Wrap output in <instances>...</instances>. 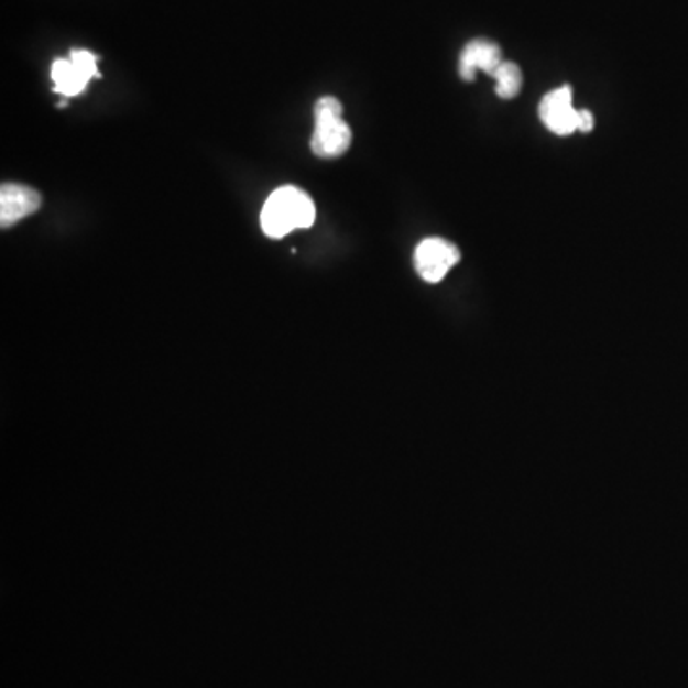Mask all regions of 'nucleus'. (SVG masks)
<instances>
[{"instance_id":"nucleus-3","label":"nucleus","mask_w":688,"mask_h":688,"mask_svg":"<svg viewBox=\"0 0 688 688\" xmlns=\"http://www.w3.org/2000/svg\"><path fill=\"white\" fill-rule=\"evenodd\" d=\"M95 77H98V59L92 52L72 51L69 58H59L52 64L54 88L66 98L79 96Z\"/></svg>"},{"instance_id":"nucleus-7","label":"nucleus","mask_w":688,"mask_h":688,"mask_svg":"<svg viewBox=\"0 0 688 688\" xmlns=\"http://www.w3.org/2000/svg\"><path fill=\"white\" fill-rule=\"evenodd\" d=\"M501 64L503 58L500 46L484 39H477L467 44L459 56V75L463 80H474V75L480 69L493 77V73L500 69Z\"/></svg>"},{"instance_id":"nucleus-8","label":"nucleus","mask_w":688,"mask_h":688,"mask_svg":"<svg viewBox=\"0 0 688 688\" xmlns=\"http://www.w3.org/2000/svg\"><path fill=\"white\" fill-rule=\"evenodd\" d=\"M493 79H495V95L500 96L501 100H511L521 92L522 88V72L521 67L513 64V62H503L500 69L493 73Z\"/></svg>"},{"instance_id":"nucleus-2","label":"nucleus","mask_w":688,"mask_h":688,"mask_svg":"<svg viewBox=\"0 0 688 688\" xmlns=\"http://www.w3.org/2000/svg\"><path fill=\"white\" fill-rule=\"evenodd\" d=\"M314 119L316 127L310 140L314 155L321 160H335L345 155L352 144V131L342 119L341 102L331 96L319 98L314 106Z\"/></svg>"},{"instance_id":"nucleus-5","label":"nucleus","mask_w":688,"mask_h":688,"mask_svg":"<svg viewBox=\"0 0 688 688\" xmlns=\"http://www.w3.org/2000/svg\"><path fill=\"white\" fill-rule=\"evenodd\" d=\"M539 117L545 127L557 136H570L578 131L580 109L574 108L572 88L566 85L545 95L539 103Z\"/></svg>"},{"instance_id":"nucleus-4","label":"nucleus","mask_w":688,"mask_h":688,"mask_svg":"<svg viewBox=\"0 0 688 688\" xmlns=\"http://www.w3.org/2000/svg\"><path fill=\"white\" fill-rule=\"evenodd\" d=\"M461 261V253L454 243L443 240V238H428L421 241L413 262L417 274L427 283L443 282L449 270Z\"/></svg>"},{"instance_id":"nucleus-1","label":"nucleus","mask_w":688,"mask_h":688,"mask_svg":"<svg viewBox=\"0 0 688 688\" xmlns=\"http://www.w3.org/2000/svg\"><path fill=\"white\" fill-rule=\"evenodd\" d=\"M316 222V205L310 196L295 186L275 189L262 207V232L282 240L295 230H308Z\"/></svg>"},{"instance_id":"nucleus-6","label":"nucleus","mask_w":688,"mask_h":688,"mask_svg":"<svg viewBox=\"0 0 688 688\" xmlns=\"http://www.w3.org/2000/svg\"><path fill=\"white\" fill-rule=\"evenodd\" d=\"M43 204L41 194L23 184H2L0 188V226L10 228L33 215Z\"/></svg>"},{"instance_id":"nucleus-9","label":"nucleus","mask_w":688,"mask_h":688,"mask_svg":"<svg viewBox=\"0 0 688 688\" xmlns=\"http://www.w3.org/2000/svg\"><path fill=\"white\" fill-rule=\"evenodd\" d=\"M594 129V117L589 109H580V124L578 131L591 132Z\"/></svg>"}]
</instances>
